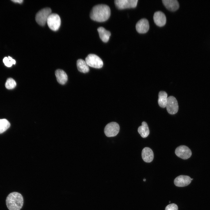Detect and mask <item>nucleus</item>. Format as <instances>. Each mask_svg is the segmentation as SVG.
I'll return each mask as SVG.
<instances>
[{
  "instance_id": "f257e3e1",
  "label": "nucleus",
  "mask_w": 210,
  "mask_h": 210,
  "mask_svg": "<svg viewBox=\"0 0 210 210\" xmlns=\"http://www.w3.org/2000/svg\"><path fill=\"white\" fill-rule=\"evenodd\" d=\"M111 15L109 7L107 5L98 4L94 6L91 10L90 17L93 20L99 22L107 20Z\"/></svg>"
},
{
  "instance_id": "f03ea898",
  "label": "nucleus",
  "mask_w": 210,
  "mask_h": 210,
  "mask_svg": "<svg viewBox=\"0 0 210 210\" xmlns=\"http://www.w3.org/2000/svg\"><path fill=\"white\" fill-rule=\"evenodd\" d=\"M7 206L9 210H20L23 203V199L20 193L13 192L7 196L6 200Z\"/></svg>"
},
{
  "instance_id": "7ed1b4c3",
  "label": "nucleus",
  "mask_w": 210,
  "mask_h": 210,
  "mask_svg": "<svg viewBox=\"0 0 210 210\" xmlns=\"http://www.w3.org/2000/svg\"><path fill=\"white\" fill-rule=\"evenodd\" d=\"M51 13V9L49 8H46L41 9L36 14V21L39 25L42 26H44L47 22L48 18Z\"/></svg>"
},
{
  "instance_id": "20e7f679",
  "label": "nucleus",
  "mask_w": 210,
  "mask_h": 210,
  "mask_svg": "<svg viewBox=\"0 0 210 210\" xmlns=\"http://www.w3.org/2000/svg\"><path fill=\"white\" fill-rule=\"evenodd\" d=\"M85 61L88 66L95 68H100L103 65L102 59L99 56L94 54L88 55L85 59Z\"/></svg>"
},
{
  "instance_id": "39448f33",
  "label": "nucleus",
  "mask_w": 210,
  "mask_h": 210,
  "mask_svg": "<svg viewBox=\"0 0 210 210\" xmlns=\"http://www.w3.org/2000/svg\"><path fill=\"white\" fill-rule=\"evenodd\" d=\"M47 23L49 28L54 31L58 29L61 24V20L57 14L51 13L49 16Z\"/></svg>"
},
{
  "instance_id": "423d86ee",
  "label": "nucleus",
  "mask_w": 210,
  "mask_h": 210,
  "mask_svg": "<svg viewBox=\"0 0 210 210\" xmlns=\"http://www.w3.org/2000/svg\"><path fill=\"white\" fill-rule=\"evenodd\" d=\"M120 126L115 122H111L108 124L104 129V132L107 137H111L116 136L119 132Z\"/></svg>"
},
{
  "instance_id": "0eeeda50",
  "label": "nucleus",
  "mask_w": 210,
  "mask_h": 210,
  "mask_svg": "<svg viewBox=\"0 0 210 210\" xmlns=\"http://www.w3.org/2000/svg\"><path fill=\"white\" fill-rule=\"evenodd\" d=\"M138 0H115L114 3L119 9L134 8L137 6Z\"/></svg>"
},
{
  "instance_id": "6e6552de",
  "label": "nucleus",
  "mask_w": 210,
  "mask_h": 210,
  "mask_svg": "<svg viewBox=\"0 0 210 210\" xmlns=\"http://www.w3.org/2000/svg\"><path fill=\"white\" fill-rule=\"evenodd\" d=\"M166 107L168 113L174 114L178 111V106L177 100L174 97L170 96L167 98Z\"/></svg>"
},
{
  "instance_id": "1a4fd4ad",
  "label": "nucleus",
  "mask_w": 210,
  "mask_h": 210,
  "mask_svg": "<svg viewBox=\"0 0 210 210\" xmlns=\"http://www.w3.org/2000/svg\"><path fill=\"white\" fill-rule=\"evenodd\" d=\"M175 153L178 157L184 160L189 158L192 155L190 149L184 145H181L178 147L176 149Z\"/></svg>"
},
{
  "instance_id": "9d476101",
  "label": "nucleus",
  "mask_w": 210,
  "mask_h": 210,
  "mask_svg": "<svg viewBox=\"0 0 210 210\" xmlns=\"http://www.w3.org/2000/svg\"><path fill=\"white\" fill-rule=\"evenodd\" d=\"M191 181L190 176L181 175L175 178L174 180V183L176 186L183 187L189 185L191 183Z\"/></svg>"
},
{
  "instance_id": "9b49d317",
  "label": "nucleus",
  "mask_w": 210,
  "mask_h": 210,
  "mask_svg": "<svg viewBox=\"0 0 210 210\" xmlns=\"http://www.w3.org/2000/svg\"><path fill=\"white\" fill-rule=\"evenodd\" d=\"M149 28V22L148 20L145 18L140 20L137 22L136 25L137 31L140 34L146 33L148 31Z\"/></svg>"
},
{
  "instance_id": "f8f14e48",
  "label": "nucleus",
  "mask_w": 210,
  "mask_h": 210,
  "mask_svg": "<svg viewBox=\"0 0 210 210\" xmlns=\"http://www.w3.org/2000/svg\"><path fill=\"white\" fill-rule=\"evenodd\" d=\"M153 18L155 24L159 27L163 26L166 23V16L165 14L161 11L155 12L154 14Z\"/></svg>"
},
{
  "instance_id": "ddd939ff",
  "label": "nucleus",
  "mask_w": 210,
  "mask_h": 210,
  "mask_svg": "<svg viewBox=\"0 0 210 210\" xmlns=\"http://www.w3.org/2000/svg\"><path fill=\"white\" fill-rule=\"evenodd\" d=\"M142 158L145 162L149 163L151 162L154 158L153 151L150 148L146 147L143 149L141 153Z\"/></svg>"
},
{
  "instance_id": "4468645a",
  "label": "nucleus",
  "mask_w": 210,
  "mask_h": 210,
  "mask_svg": "<svg viewBox=\"0 0 210 210\" xmlns=\"http://www.w3.org/2000/svg\"><path fill=\"white\" fill-rule=\"evenodd\" d=\"M162 2L165 7L171 11H176L179 7V4L177 0H162Z\"/></svg>"
},
{
  "instance_id": "2eb2a0df",
  "label": "nucleus",
  "mask_w": 210,
  "mask_h": 210,
  "mask_svg": "<svg viewBox=\"0 0 210 210\" xmlns=\"http://www.w3.org/2000/svg\"><path fill=\"white\" fill-rule=\"evenodd\" d=\"M55 73L57 80L60 84L64 85L66 82L68 77L64 71L61 69H58L55 71Z\"/></svg>"
},
{
  "instance_id": "dca6fc26",
  "label": "nucleus",
  "mask_w": 210,
  "mask_h": 210,
  "mask_svg": "<svg viewBox=\"0 0 210 210\" xmlns=\"http://www.w3.org/2000/svg\"><path fill=\"white\" fill-rule=\"evenodd\" d=\"M97 31L100 39L104 42H107L111 35L110 32L104 28L100 27L98 28Z\"/></svg>"
},
{
  "instance_id": "f3484780",
  "label": "nucleus",
  "mask_w": 210,
  "mask_h": 210,
  "mask_svg": "<svg viewBox=\"0 0 210 210\" xmlns=\"http://www.w3.org/2000/svg\"><path fill=\"white\" fill-rule=\"evenodd\" d=\"M138 131L141 136L143 138L148 136L149 134V130L146 122L144 121L142 123V125L139 127Z\"/></svg>"
},
{
  "instance_id": "a211bd4d",
  "label": "nucleus",
  "mask_w": 210,
  "mask_h": 210,
  "mask_svg": "<svg viewBox=\"0 0 210 210\" xmlns=\"http://www.w3.org/2000/svg\"><path fill=\"white\" fill-rule=\"evenodd\" d=\"M167 98V94L165 92L161 91L159 92L158 102L160 107L163 108L166 107Z\"/></svg>"
},
{
  "instance_id": "6ab92c4d",
  "label": "nucleus",
  "mask_w": 210,
  "mask_h": 210,
  "mask_svg": "<svg viewBox=\"0 0 210 210\" xmlns=\"http://www.w3.org/2000/svg\"><path fill=\"white\" fill-rule=\"evenodd\" d=\"M77 66L78 70L83 73H87L89 71L88 66L85 61L79 59L77 61Z\"/></svg>"
},
{
  "instance_id": "aec40b11",
  "label": "nucleus",
  "mask_w": 210,
  "mask_h": 210,
  "mask_svg": "<svg viewBox=\"0 0 210 210\" xmlns=\"http://www.w3.org/2000/svg\"><path fill=\"white\" fill-rule=\"evenodd\" d=\"M10 124L6 119H0V134L6 130L10 127Z\"/></svg>"
},
{
  "instance_id": "412c9836",
  "label": "nucleus",
  "mask_w": 210,
  "mask_h": 210,
  "mask_svg": "<svg viewBox=\"0 0 210 210\" xmlns=\"http://www.w3.org/2000/svg\"><path fill=\"white\" fill-rule=\"evenodd\" d=\"M16 83L15 81L12 78H8L6 82L5 85L6 88L8 89H12L16 86Z\"/></svg>"
},
{
  "instance_id": "4be33fe9",
  "label": "nucleus",
  "mask_w": 210,
  "mask_h": 210,
  "mask_svg": "<svg viewBox=\"0 0 210 210\" xmlns=\"http://www.w3.org/2000/svg\"><path fill=\"white\" fill-rule=\"evenodd\" d=\"M3 62L6 66L10 67L13 64H15L16 62L11 57L8 56V57H5L3 59Z\"/></svg>"
},
{
  "instance_id": "5701e85b",
  "label": "nucleus",
  "mask_w": 210,
  "mask_h": 210,
  "mask_svg": "<svg viewBox=\"0 0 210 210\" xmlns=\"http://www.w3.org/2000/svg\"><path fill=\"white\" fill-rule=\"evenodd\" d=\"M165 210H178V207L175 204H171L166 207Z\"/></svg>"
},
{
  "instance_id": "b1692460",
  "label": "nucleus",
  "mask_w": 210,
  "mask_h": 210,
  "mask_svg": "<svg viewBox=\"0 0 210 210\" xmlns=\"http://www.w3.org/2000/svg\"><path fill=\"white\" fill-rule=\"evenodd\" d=\"M12 1L15 3H21L23 1V0H13Z\"/></svg>"
},
{
  "instance_id": "393cba45",
  "label": "nucleus",
  "mask_w": 210,
  "mask_h": 210,
  "mask_svg": "<svg viewBox=\"0 0 210 210\" xmlns=\"http://www.w3.org/2000/svg\"><path fill=\"white\" fill-rule=\"evenodd\" d=\"M143 181H146V179L145 178H144V179H143Z\"/></svg>"
},
{
  "instance_id": "a878e982",
  "label": "nucleus",
  "mask_w": 210,
  "mask_h": 210,
  "mask_svg": "<svg viewBox=\"0 0 210 210\" xmlns=\"http://www.w3.org/2000/svg\"><path fill=\"white\" fill-rule=\"evenodd\" d=\"M170 202H171L170 201H169V203H170Z\"/></svg>"
}]
</instances>
